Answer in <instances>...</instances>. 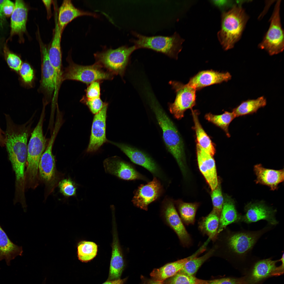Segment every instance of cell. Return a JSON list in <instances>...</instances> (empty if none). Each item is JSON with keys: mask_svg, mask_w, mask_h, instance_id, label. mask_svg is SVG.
Segmentation results:
<instances>
[{"mask_svg": "<svg viewBox=\"0 0 284 284\" xmlns=\"http://www.w3.org/2000/svg\"><path fill=\"white\" fill-rule=\"evenodd\" d=\"M277 261L267 259L258 262L252 270L251 276V281L256 282L270 276L276 267V264Z\"/></svg>", "mask_w": 284, "mask_h": 284, "instance_id": "32", "label": "cell"}, {"mask_svg": "<svg viewBox=\"0 0 284 284\" xmlns=\"http://www.w3.org/2000/svg\"><path fill=\"white\" fill-rule=\"evenodd\" d=\"M254 171L256 176V182L269 187L274 190L284 179L283 169L275 170L264 168L261 164L255 165Z\"/></svg>", "mask_w": 284, "mask_h": 284, "instance_id": "24", "label": "cell"}, {"mask_svg": "<svg viewBox=\"0 0 284 284\" xmlns=\"http://www.w3.org/2000/svg\"><path fill=\"white\" fill-rule=\"evenodd\" d=\"M210 281L200 279L194 275L179 272L163 282L164 284H208Z\"/></svg>", "mask_w": 284, "mask_h": 284, "instance_id": "37", "label": "cell"}, {"mask_svg": "<svg viewBox=\"0 0 284 284\" xmlns=\"http://www.w3.org/2000/svg\"><path fill=\"white\" fill-rule=\"evenodd\" d=\"M208 284H248L244 280L230 278L210 280Z\"/></svg>", "mask_w": 284, "mask_h": 284, "instance_id": "44", "label": "cell"}, {"mask_svg": "<svg viewBox=\"0 0 284 284\" xmlns=\"http://www.w3.org/2000/svg\"><path fill=\"white\" fill-rule=\"evenodd\" d=\"M175 90L176 97L174 102L169 104V109L174 117L180 120L187 109H192L196 104V89L187 84H184L176 81L169 82Z\"/></svg>", "mask_w": 284, "mask_h": 284, "instance_id": "10", "label": "cell"}, {"mask_svg": "<svg viewBox=\"0 0 284 284\" xmlns=\"http://www.w3.org/2000/svg\"><path fill=\"white\" fill-rule=\"evenodd\" d=\"M266 99L263 96L255 99L247 100L242 102L232 110L236 117L252 114L266 104Z\"/></svg>", "mask_w": 284, "mask_h": 284, "instance_id": "31", "label": "cell"}, {"mask_svg": "<svg viewBox=\"0 0 284 284\" xmlns=\"http://www.w3.org/2000/svg\"><path fill=\"white\" fill-rule=\"evenodd\" d=\"M202 252V250L200 248L196 253L190 256L168 263L160 268L154 269L151 273L150 275L152 279L163 282L166 280L176 274L183 268L188 261L197 257Z\"/></svg>", "mask_w": 284, "mask_h": 284, "instance_id": "25", "label": "cell"}, {"mask_svg": "<svg viewBox=\"0 0 284 284\" xmlns=\"http://www.w3.org/2000/svg\"><path fill=\"white\" fill-rule=\"evenodd\" d=\"M43 2L44 5L47 12L48 17L49 19L51 15V5L52 3V0H43Z\"/></svg>", "mask_w": 284, "mask_h": 284, "instance_id": "48", "label": "cell"}, {"mask_svg": "<svg viewBox=\"0 0 284 284\" xmlns=\"http://www.w3.org/2000/svg\"><path fill=\"white\" fill-rule=\"evenodd\" d=\"M18 72L24 83L29 84L32 83L34 78V73L29 64L26 62L22 63Z\"/></svg>", "mask_w": 284, "mask_h": 284, "instance_id": "42", "label": "cell"}, {"mask_svg": "<svg viewBox=\"0 0 284 284\" xmlns=\"http://www.w3.org/2000/svg\"><path fill=\"white\" fill-rule=\"evenodd\" d=\"M3 52L5 60L9 67L18 72L22 63L20 57L11 51L6 44L4 47Z\"/></svg>", "mask_w": 284, "mask_h": 284, "instance_id": "38", "label": "cell"}, {"mask_svg": "<svg viewBox=\"0 0 284 284\" xmlns=\"http://www.w3.org/2000/svg\"><path fill=\"white\" fill-rule=\"evenodd\" d=\"M2 134H4V133L1 130V129L0 128V135H1V136H3V135H2Z\"/></svg>", "mask_w": 284, "mask_h": 284, "instance_id": "53", "label": "cell"}, {"mask_svg": "<svg viewBox=\"0 0 284 284\" xmlns=\"http://www.w3.org/2000/svg\"><path fill=\"white\" fill-rule=\"evenodd\" d=\"M60 191L64 196L69 197L76 195L77 187L75 183L70 179L62 180L58 183Z\"/></svg>", "mask_w": 284, "mask_h": 284, "instance_id": "40", "label": "cell"}, {"mask_svg": "<svg viewBox=\"0 0 284 284\" xmlns=\"http://www.w3.org/2000/svg\"><path fill=\"white\" fill-rule=\"evenodd\" d=\"M15 3L11 1L4 0L2 5V10L5 17L11 16L15 8Z\"/></svg>", "mask_w": 284, "mask_h": 284, "instance_id": "45", "label": "cell"}, {"mask_svg": "<svg viewBox=\"0 0 284 284\" xmlns=\"http://www.w3.org/2000/svg\"><path fill=\"white\" fill-rule=\"evenodd\" d=\"M205 118L208 121L221 129L227 137L230 136L229 131V127L230 123L236 118L232 111H225L224 113L219 115H214L209 113L206 114Z\"/></svg>", "mask_w": 284, "mask_h": 284, "instance_id": "33", "label": "cell"}, {"mask_svg": "<svg viewBox=\"0 0 284 284\" xmlns=\"http://www.w3.org/2000/svg\"><path fill=\"white\" fill-rule=\"evenodd\" d=\"M127 278H125L122 279L108 281H105L102 284H124L127 280Z\"/></svg>", "mask_w": 284, "mask_h": 284, "instance_id": "50", "label": "cell"}, {"mask_svg": "<svg viewBox=\"0 0 284 284\" xmlns=\"http://www.w3.org/2000/svg\"><path fill=\"white\" fill-rule=\"evenodd\" d=\"M67 60L68 65L63 71L62 82L66 80H74L88 85L95 81L111 80L114 78V75L105 70L96 63L89 65H79L73 61L69 55Z\"/></svg>", "mask_w": 284, "mask_h": 284, "instance_id": "6", "label": "cell"}, {"mask_svg": "<svg viewBox=\"0 0 284 284\" xmlns=\"http://www.w3.org/2000/svg\"><path fill=\"white\" fill-rule=\"evenodd\" d=\"M261 232H239L232 233L226 239L227 249L236 255H244L252 248L261 234Z\"/></svg>", "mask_w": 284, "mask_h": 284, "instance_id": "16", "label": "cell"}, {"mask_svg": "<svg viewBox=\"0 0 284 284\" xmlns=\"http://www.w3.org/2000/svg\"><path fill=\"white\" fill-rule=\"evenodd\" d=\"M220 216L212 210L207 216L202 217L199 222V230L204 235L208 236L210 240H215L219 234L217 231Z\"/></svg>", "mask_w": 284, "mask_h": 284, "instance_id": "29", "label": "cell"}, {"mask_svg": "<svg viewBox=\"0 0 284 284\" xmlns=\"http://www.w3.org/2000/svg\"><path fill=\"white\" fill-rule=\"evenodd\" d=\"M42 55L41 79L40 88L47 97L54 95L55 87V75L48 57V49L39 38Z\"/></svg>", "mask_w": 284, "mask_h": 284, "instance_id": "17", "label": "cell"}, {"mask_svg": "<svg viewBox=\"0 0 284 284\" xmlns=\"http://www.w3.org/2000/svg\"><path fill=\"white\" fill-rule=\"evenodd\" d=\"M4 0H0V26L2 25L5 19L2 10L3 4Z\"/></svg>", "mask_w": 284, "mask_h": 284, "instance_id": "51", "label": "cell"}, {"mask_svg": "<svg viewBox=\"0 0 284 284\" xmlns=\"http://www.w3.org/2000/svg\"><path fill=\"white\" fill-rule=\"evenodd\" d=\"M103 165L106 173L126 180H141L148 181L146 177L139 173L130 163L114 156L106 159Z\"/></svg>", "mask_w": 284, "mask_h": 284, "instance_id": "14", "label": "cell"}, {"mask_svg": "<svg viewBox=\"0 0 284 284\" xmlns=\"http://www.w3.org/2000/svg\"><path fill=\"white\" fill-rule=\"evenodd\" d=\"M108 103H105L103 108L94 117L90 141L87 151L95 152L108 141L106 138V120Z\"/></svg>", "mask_w": 284, "mask_h": 284, "instance_id": "15", "label": "cell"}, {"mask_svg": "<svg viewBox=\"0 0 284 284\" xmlns=\"http://www.w3.org/2000/svg\"><path fill=\"white\" fill-rule=\"evenodd\" d=\"M150 108L161 129L162 137L168 151L173 156L182 172L184 171V151L182 139L172 120L158 103L153 94L146 95Z\"/></svg>", "mask_w": 284, "mask_h": 284, "instance_id": "2", "label": "cell"}, {"mask_svg": "<svg viewBox=\"0 0 284 284\" xmlns=\"http://www.w3.org/2000/svg\"><path fill=\"white\" fill-rule=\"evenodd\" d=\"M248 17L241 5L235 4L222 16L221 27L217 34L225 50L232 48L240 38Z\"/></svg>", "mask_w": 284, "mask_h": 284, "instance_id": "4", "label": "cell"}, {"mask_svg": "<svg viewBox=\"0 0 284 284\" xmlns=\"http://www.w3.org/2000/svg\"><path fill=\"white\" fill-rule=\"evenodd\" d=\"M162 212L166 222L177 235L181 244L189 246L191 243L190 236L187 231L177 212L173 200L166 197L162 203Z\"/></svg>", "mask_w": 284, "mask_h": 284, "instance_id": "13", "label": "cell"}, {"mask_svg": "<svg viewBox=\"0 0 284 284\" xmlns=\"http://www.w3.org/2000/svg\"><path fill=\"white\" fill-rule=\"evenodd\" d=\"M22 247L14 244L0 225V261L5 259L7 265L18 256H22Z\"/></svg>", "mask_w": 284, "mask_h": 284, "instance_id": "27", "label": "cell"}, {"mask_svg": "<svg viewBox=\"0 0 284 284\" xmlns=\"http://www.w3.org/2000/svg\"><path fill=\"white\" fill-rule=\"evenodd\" d=\"M280 0L277 1L270 19V25L259 47L266 50L270 55L281 52L284 49V32L280 15Z\"/></svg>", "mask_w": 284, "mask_h": 284, "instance_id": "8", "label": "cell"}, {"mask_svg": "<svg viewBox=\"0 0 284 284\" xmlns=\"http://www.w3.org/2000/svg\"><path fill=\"white\" fill-rule=\"evenodd\" d=\"M142 284H164L163 282L145 278L143 276L141 277Z\"/></svg>", "mask_w": 284, "mask_h": 284, "instance_id": "49", "label": "cell"}, {"mask_svg": "<svg viewBox=\"0 0 284 284\" xmlns=\"http://www.w3.org/2000/svg\"><path fill=\"white\" fill-rule=\"evenodd\" d=\"M213 3L217 6L220 8H224L229 6H233V2L231 1L216 0L212 1Z\"/></svg>", "mask_w": 284, "mask_h": 284, "instance_id": "47", "label": "cell"}, {"mask_svg": "<svg viewBox=\"0 0 284 284\" xmlns=\"http://www.w3.org/2000/svg\"><path fill=\"white\" fill-rule=\"evenodd\" d=\"M101 81H94L88 85L85 90V97L88 99L100 98V82Z\"/></svg>", "mask_w": 284, "mask_h": 284, "instance_id": "43", "label": "cell"}, {"mask_svg": "<svg viewBox=\"0 0 284 284\" xmlns=\"http://www.w3.org/2000/svg\"><path fill=\"white\" fill-rule=\"evenodd\" d=\"M112 253L108 281L120 279L125 264L115 228L114 227Z\"/></svg>", "mask_w": 284, "mask_h": 284, "instance_id": "23", "label": "cell"}, {"mask_svg": "<svg viewBox=\"0 0 284 284\" xmlns=\"http://www.w3.org/2000/svg\"><path fill=\"white\" fill-rule=\"evenodd\" d=\"M137 39H132L136 49L146 48L163 53L171 58L177 59L182 49L184 40L177 33L170 36L147 37L133 32Z\"/></svg>", "mask_w": 284, "mask_h": 284, "instance_id": "5", "label": "cell"}, {"mask_svg": "<svg viewBox=\"0 0 284 284\" xmlns=\"http://www.w3.org/2000/svg\"><path fill=\"white\" fill-rule=\"evenodd\" d=\"M176 204L182 222L187 225L193 224L198 204L186 203L181 201H176Z\"/></svg>", "mask_w": 284, "mask_h": 284, "instance_id": "34", "label": "cell"}, {"mask_svg": "<svg viewBox=\"0 0 284 284\" xmlns=\"http://www.w3.org/2000/svg\"><path fill=\"white\" fill-rule=\"evenodd\" d=\"M44 111H42L38 123L31 133L28 145L26 168L25 173L26 189H35L38 185L39 163L47 146L43 130Z\"/></svg>", "mask_w": 284, "mask_h": 284, "instance_id": "3", "label": "cell"}, {"mask_svg": "<svg viewBox=\"0 0 284 284\" xmlns=\"http://www.w3.org/2000/svg\"><path fill=\"white\" fill-rule=\"evenodd\" d=\"M98 252V246L95 242L87 241H82L77 246V255L79 260L83 262H89L96 256Z\"/></svg>", "mask_w": 284, "mask_h": 284, "instance_id": "35", "label": "cell"}, {"mask_svg": "<svg viewBox=\"0 0 284 284\" xmlns=\"http://www.w3.org/2000/svg\"><path fill=\"white\" fill-rule=\"evenodd\" d=\"M134 45L122 46L115 49H108L97 52L94 55L95 63L113 75L123 77L131 54L136 49Z\"/></svg>", "mask_w": 284, "mask_h": 284, "instance_id": "7", "label": "cell"}, {"mask_svg": "<svg viewBox=\"0 0 284 284\" xmlns=\"http://www.w3.org/2000/svg\"><path fill=\"white\" fill-rule=\"evenodd\" d=\"M245 214L241 217L240 220L249 223L262 220L275 225L278 223L275 216V211L261 203H250L245 208Z\"/></svg>", "mask_w": 284, "mask_h": 284, "instance_id": "21", "label": "cell"}, {"mask_svg": "<svg viewBox=\"0 0 284 284\" xmlns=\"http://www.w3.org/2000/svg\"><path fill=\"white\" fill-rule=\"evenodd\" d=\"M280 260L282 262L281 265L279 266L276 267L271 273V276H278L282 275L284 273V254Z\"/></svg>", "mask_w": 284, "mask_h": 284, "instance_id": "46", "label": "cell"}, {"mask_svg": "<svg viewBox=\"0 0 284 284\" xmlns=\"http://www.w3.org/2000/svg\"><path fill=\"white\" fill-rule=\"evenodd\" d=\"M212 191L211 197L213 207V210L220 215L224 203V199L220 182H218L216 187Z\"/></svg>", "mask_w": 284, "mask_h": 284, "instance_id": "39", "label": "cell"}, {"mask_svg": "<svg viewBox=\"0 0 284 284\" xmlns=\"http://www.w3.org/2000/svg\"><path fill=\"white\" fill-rule=\"evenodd\" d=\"M241 217L236 211L234 201L226 196L220 216L218 234L228 225L240 220Z\"/></svg>", "mask_w": 284, "mask_h": 284, "instance_id": "28", "label": "cell"}, {"mask_svg": "<svg viewBox=\"0 0 284 284\" xmlns=\"http://www.w3.org/2000/svg\"><path fill=\"white\" fill-rule=\"evenodd\" d=\"M58 129L55 128L39 165V177L45 184L47 194L53 190L57 185L59 177L56 170L54 157L52 152L53 144Z\"/></svg>", "mask_w": 284, "mask_h": 284, "instance_id": "9", "label": "cell"}, {"mask_svg": "<svg viewBox=\"0 0 284 284\" xmlns=\"http://www.w3.org/2000/svg\"><path fill=\"white\" fill-rule=\"evenodd\" d=\"M83 16H89L97 17L94 13L84 11L75 7L71 0L63 1L59 8L57 21L59 28L62 32L65 26L75 18Z\"/></svg>", "mask_w": 284, "mask_h": 284, "instance_id": "26", "label": "cell"}, {"mask_svg": "<svg viewBox=\"0 0 284 284\" xmlns=\"http://www.w3.org/2000/svg\"><path fill=\"white\" fill-rule=\"evenodd\" d=\"M14 3V9L11 16L10 35L7 40H10L13 36L17 35L20 42H23V35L26 32L28 8L23 0H16Z\"/></svg>", "mask_w": 284, "mask_h": 284, "instance_id": "19", "label": "cell"}, {"mask_svg": "<svg viewBox=\"0 0 284 284\" xmlns=\"http://www.w3.org/2000/svg\"><path fill=\"white\" fill-rule=\"evenodd\" d=\"M215 251V248H212L203 256L194 257L188 261L179 272L194 275L202 264L212 255Z\"/></svg>", "mask_w": 284, "mask_h": 284, "instance_id": "36", "label": "cell"}, {"mask_svg": "<svg viewBox=\"0 0 284 284\" xmlns=\"http://www.w3.org/2000/svg\"><path fill=\"white\" fill-rule=\"evenodd\" d=\"M109 142L119 148L133 163L146 169L154 177L164 181L167 182V179L161 168L149 154L141 150L127 144L109 141Z\"/></svg>", "mask_w": 284, "mask_h": 284, "instance_id": "11", "label": "cell"}, {"mask_svg": "<svg viewBox=\"0 0 284 284\" xmlns=\"http://www.w3.org/2000/svg\"><path fill=\"white\" fill-rule=\"evenodd\" d=\"M5 144V138H3V136L0 135V145H3Z\"/></svg>", "mask_w": 284, "mask_h": 284, "instance_id": "52", "label": "cell"}, {"mask_svg": "<svg viewBox=\"0 0 284 284\" xmlns=\"http://www.w3.org/2000/svg\"><path fill=\"white\" fill-rule=\"evenodd\" d=\"M80 102L88 107L91 112L95 114L100 111L103 107L105 102H104L100 98L88 99L84 95Z\"/></svg>", "mask_w": 284, "mask_h": 284, "instance_id": "41", "label": "cell"}, {"mask_svg": "<svg viewBox=\"0 0 284 284\" xmlns=\"http://www.w3.org/2000/svg\"><path fill=\"white\" fill-rule=\"evenodd\" d=\"M195 132L198 144L200 146L212 156L214 155L216 150L214 144L203 128L198 118L199 113L196 110H191Z\"/></svg>", "mask_w": 284, "mask_h": 284, "instance_id": "30", "label": "cell"}, {"mask_svg": "<svg viewBox=\"0 0 284 284\" xmlns=\"http://www.w3.org/2000/svg\"><path fill=\"white\" fill-rule=\"evenodd\" d=\"M163 191L160 181L154 177L151 181L140 185L135 190L132 202L135 206L147 211L149 205L160 198Z\"/></svg>", "mask_w": 284, "mask_h": 284, "instance_id": "12", "label": "cell"}, {"mask_svg": "<svg viewBox=\"0 0 284 284\" xmlns=\"http://www.w3.org/2000/svg\"><path fill=\"white\" fill-rule=\"evenodd\" d=\"M196 149L199 170L212 190L216 187L219 182L215 161L213 156L197 143Z\"/></svg>", "mask_w": 284, "mask_h": 284, "instance_id": "18", "label": "cell"}, {"mask_svg": "<svg viewBox=\"0 0 284 284\" xmlns=\"http://www.w3.org/2000/svg\"><path fill=\"white\" fill-rule=\"evenodd\" d=\"M7 123L5 144L15 173V190L22 192L25 188V168L27 156V141L29 126L25 125L17 126L9 120Z\"/></svg>", "mask_w": 284, "mask_h": 284, "instance_id": "1", "label": "cell"}, {"mask_svg": "<svg viewBox=\"0 0 284 284\" xmlns=\"http://www.w3.org/2000/svg\"><path fill=\"white\" fill-rule=\"evenodd\" d=\"M55 27L50 47L48 49V57L55 73L56 82L60 83L62 80V54L61 41L62 32L57 21V14H55Z\"/></svg>", "mask_w": 284, "mask_h": 284, "instance_id": "20", "label": "cell"}, {"mask_svg": "<svg viewBox=\"0 0 284 284\" xmlns=\"http://www.w3.org/2000/svg\"><path fill=\"white\" fill-rule=\"evenodd\" d=\"M231 78V75L228 72L204 70L199 72L191 78L187 84L196 90L211 85L227 82Z\"/></svg>", "mask_w": 284, "mask_h": 284, "instance_id": "22", "label": "cell"}]
</instances>
